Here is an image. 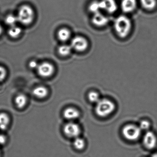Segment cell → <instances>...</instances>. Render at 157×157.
I'll return each instance as SVG.
<instances>
[{
	"instance_id": "d6986e66",
	"label": "cell",
	"mask_w": 157,
	"mask_h": 157,
	"mask_svg": "<svg viewBox=\"0 0 157 157\" xmlns=\"http://www.w3.org/2000/svg\"><path fill=\"white\" fill-rule=\"evenodd\" d=\"M89 10L93 14L101 12L102 10L100 1H94L89 5Z\"/></svg>"
},
{
	"instance_id": "484cf974",
	"label": "cell",
	"mask_w": 157,
	"mask_h": 157,
	"mask_svg": "<svg viewBox=\"0 0 157 157\" xmlns=\"http://www.w3.org/2000/svg\"><path fill=\"white\" fill-rule=\"evenodd\" d=\"M29 67L32 69L37 68L38 66V64H37V62L34 60H32L30 61L29 63Z\"/></svg>"
},
{
	"instance_id": "9a60e30c",
	"label": "cell",
	"mask_w": 157,
	"mask_h": 157,
	"mask_svg": "<svg viewBox=\"0 0 157 157\" xmlns=\"http://www.w3.org/2000/svg\"><path fill=\"white\" fill-rule=\"evenodd\" d=\"M140 4L147 10H152L155 9L157 4V0H140Z\"/></svg>"
},
{
	"instance_id": "5b68a950",
	"label": "cell",
	"mask_w": 157,
	"mask_h": 157,
	"mask_svg": "<svg viewBox=\"0 0 157 157\" xmlns=\"http://www.w3.org/2000/svg\"><path fill=\"white\" fill-rule=\"evenodd\" d=\"M89 45V42L87 39L83 36H80L73 37L71 43V46L72 49L79 52L86 51Z\"/></svg>"
},
{
	"instance_id": "d4e9b609",
	"label": "cell",
	"mask_w": 157,
	"mask_h": 157,
	"mask_svg": "<svg viewBox=\"0 0 157 157\" xmlns=\"http://www.w3.org/2000/svg\"><path fill=\"white\" fill-rule=\"evenodd\" d=\"M7 71L6 69L1 66H0V82L2 81L6 78Z\"/></svg>"
},
{
	"instance_id": "44dd1931",
	"label": "cell",
	"mask_w": 157,
	"mask_h": 157,
	"mask_svg": "<svg viewBox=\"0 0 157 157\" xmlns=\"http://www.w3.org/2000/svg\"><path fill=\"white\" fill-rule=\"evenodd\" d=\"M74 147L78 150H82L84 148L85 146V142L84 139L78 137L74 140L73 142Z\"/></svg>"
},
{
	"instance_id": "603a6c76",
	"label": "cell",
	"mask_w": 157,
	"mask_h": 157,
	"mask_svg": "<svg viewBox=\"0 0 157 157\" xmlns=\"http://www.w3.org/2000/svg\"><path fill=\"white\" fill-rule=\"evenodd\" d=\"M17 21H18L17 17L13 15H8L5 19L6 23L11 26H15V24Z\"/></svg>"
},
{
	"instance_id": "52a82bcc",
	"label": "cell",
	"mask_w": 157,
	"mask_h": 157,
	"mask_svg": "<svg viewBox=\"0 0 157 157\" xmlns=\"http://www.w3.org/2000/svg\"><path fill=\"white\" fill-rule=\"evenodd\" d=\"M37 72L41 77L48 78L53 75L55 71V68L49 62H43L38 65L37 68Z\"/></svg>"
},
{
	"instance_id": "5bb4252c",
	"label": "cell",
	"mask_w": 157,
	"mask_h": 157,
	"mask_svg": "<svg viewBox=\"0 0 157 157\" xmlns=\"http://www.w3.org/2000/svg\"><path fill=\"white\" fill-rule=\"evenodd\" d=\"M71 33L67 28H62L59 31L58 37L59 39L62 42H66L70 38Z\"/></svg>"
},
{
	"instance_id": "30bf717a",
	"label": "cell",
	"mask_w": 157,
	"mask_h": 157,
	"mask_svg": "<svg viewBox=\"0 0 157 157\" xmlns=\"http://www.w3.org/2000/svg\"><path fill=\"white\" fill-rule=\"evenodd\" d=\"M92 22L95 26L103 27L105 26L109 22V19L101 13L99 12L93 14Z\"/></svg>"
},
{
	"instance_id": "6da1fadb",
	"label": "cell",
	"mask_w": 157,
	"mask_h": 157,
	"mask_svg": "<svg viewBox=\"0 0 157 157\" xmlns=\"http://www.w3.org/2000/svg\"><path fill=\"white\" fill-rule=\"evenodd\" d=\"M132 26L131 20L125 15L118 16L114 22L115 31L117 35L121 38H126L129 35Z\"/></svg>"
},
{
	"instance_id": "4fadbf2b",
	"label": "cell",
	"mask_w": 157,
	"mask_h": 157,
	"mask_svg": "<svg viewBox=\"0 0 157 157\" xmlns=\"http://www.w3.org/2000/svg\"><path fill=\"white\" fill-rule=\"evenodd\" d=\"M33 94L36 97L42 99L46 97L48 94V90L44 86H38L34 89Z\"/></svg>"
},
{
	"instance_id": "ffe728a7",
	"label": "cell",
	"mask_w": 157,
	"mask_h": 157,
	"mask_svg": "<svg viewBox=\"0 0 157 157\" xmlns=\"http://www.w3.org/2000/svg\"><path fill=\"white\" fill-rule=\"evenodd\" d=\"M22 30L20 27L17 26H12L9 30V34L13 38H17L21 35Z\"/></svg>"
},
{
	"instance_id": "f1b7e54d",
	"label": "cell",
	"mask_w": 157,
	"mask_h": 157,
	"mask_svg": "<svg viewBox=\"0 0 157 157\" xmlns=\"http://www.w3.org/2000/svg\"><path fill=\"white\" fill-rule=\"evenodd\" d=\"M151 157H157V153L153 154V155L151 156Z\"/></svg>"
},
{
	"instance_id": "7a4b0ae2",
	"label": "cell",
	"mask_w": 157,
	"mask_h": 157,
	"mask_svg": "<svg viewBox=\"0 0 157 157\" xmlns=\"http://www.w3.org/2000/svg\"><path fill=\"white\" fill-rule=\"evenodd\" d=\"M115 105L112 101L107 99H101L96 103L95 113L101 117H106L114 111Z\"/></svg>"
},
{
	"instance_id": "7c38bea8",
	"label": "cell",
	"mask_w": 157,
	"mask_h": 157,
	"mask_svg": "<svg viewBox=\"0 0 157 157\" xmlns=\"http://www.w3.org/2000/svg\"><path fill=\"white\" fill-rule=\"evenodd\" d=\"M63 115L66 119L74 120L78 119L80 116V113L77 109L73 107H68L64 110Z\"/></svg>"
},
{
	"instance_id": "ba28073f",
	"label": "cell",
	"mask_w": 157,
	"mask_h": 157,
	"mask_svg": "<svg viewBox=\"0 0 157 157\" xmlns=\"http://www.w3.org/2000/svg\"><path fill=\"white\" fill-rule=\"evenodd\" d=\"M143 142L144 146L147 148L152 149L157 145V137L151 131H147L143 136Z\"/></svg>"
},
{
	"instance_id": "2e32d148",
	"label": "cell",
	"mask_w": 157,
	"mask_h": 157,
	"mask_svg": "<svg viewBox=\"0 0 157 157\" xmlns=\"http://www.w3.org/2000/svg\"><path fill=\"white\" fill-rule=\"evenodd\" d=\"M10 123V118L5 113H0V129L5 130L8 128Z\"/></svg>"
},
{
	"instance_id": "ac0fdd59",
	"label": "cell",
	"mask_w": 157,
	"mask_h": 157,
	"mask_svg": "<svg viewBox=\"0 0 157 157\" xmlns=\"http://www.w3.org/2000/svg\"><path fill=\"white\" fill-rule=\"evenodd\" d=\"M72 49V48L71 45H62L59 48L58 53L62 56H66L71 54Z\"/></svg>"
},
{
	"instance_id": "9c48e42d",
	"label": "cell",
	"mask_w": 157,
	"mask_h": 157,
	"mask_svg": "<svg viewBox=\"0 0 157 157\" xmlns=\"http://www.w3.org/2000/svg\"><path fill=\"white\" fill-rule=\"evenodd\" d=\"M102 10L109 13H113L117 10V5L115 0H101L100 1Z\"/></svg>"
},
{
	"instance_id": "3957f363",
	"label": "cell",
	"mask_w": 157,
	"mask_h": 157,
	"mask_svg": "<svg viewBox=\"0 0 157 157\" xmlns=\"http://www.w3.org/2000/svg\"><path fill=\"white\" fill-rule=\"evenodd\" d=\"M34 13L33 9L30 6L24 5L22 6L18 12V21L25 25H28L33 21Z\"/></svg>"
},
{
	"instance_id": "cb8c5ba5",
	"label": "cell",
	"mask_w": 157,
	"mask_h": 157,
	"mask_svg": "<svg viewBox=\"0 0 157 157\" xmlns=\"http://www.w3.org/2000/svg\"><path fill=\"white\" fill-rule=\"evenodd\" d=\"M150 126V124L148 121L147 120H143L140 122V124L139 128L141 130H147Z\"/></svg>"
},
{
	"instance_id": "7402d4cb",
	"label": "cell",
	"mask_w": 157,
	"mask_h": 157,
	"mask_svg": "<svg viewBox=\"0 0 157 157\" xmlns=\"http://www.w3.org/2000/svg\"><path fill=\"white\" fill-rule=\"evenodd\" d=\"M88 98L90 101L96 104L101 100L99 94L96 92L94 91L91 92L89 93Z\"/></svg>"
},
{
	"instance_id": "277c9868",
	"label": "cell",
	"mask_w": 157,
	"mask_h": 157,
	"mask_svg": "<svg viewBox=\"0 0 157 157\" xmlns=\"http://www.w3.org/2000/svg\"><path fill=\"white\" fill-rule=\"evenodd\" d=\"M141 131L139 126L135 125L128 124L123 128L122 134L125 138L133 141L136 140L140 137Z\"/></svg>"
},
{
	"instance_id": "8992f818",
	"label": "cell",
	"mask_w": 157,
	"mask_h": 157,
	"mask_svg": "<svg viewBox=\"0 0 157 157\" xmlns=\"http://www.w3.org/2000/svg\"><path fill=\"white\" fill-rule=\"evenodd\" d=\"M64 133L70 138H76L79 137L81 133V128L78 124L74 122H69L64 127Z\"/></svg>"
},
{
	"instance_id": "8fae6325",
	"label": "cell",
	"mask_w": 157,
	"mask_h": 157,
	"mask_svg": "<svg viewBox=\"0 0 157 157\" xmlns=\"http://www.w3.org/2000/svg\"><path fill=\"white\" fill-rule=\"evenodd\" d=\"M136 0H122L121 8L125 13H130L136 8Z\"/></svg>"
},
{
	"instance_id": "f546056e",
	"label": "cell",
	"mask_w": 157,
	"mask_h": 157,
	"mask_svg": "<svg viewBox=\"0 0 157 157\" xmlns=\"http://www.w3.org/2000/svg\"><path fill=\"white\" fill-rule=\"evenodd\" d=\"M0 157H1V151H0Z\"/></svg>"
},
{
	"instance_id": "83f0119b",
	"label": "cell",
	"mask_w": 157,
	"mask_h": 157,
	"mask_svg": "<svg viewBox=\"0 0 157 157\" xmlns=\"http://www.w3.org/2000/svg\"><path fill=\"white\" fill-rule=\"evenodd\" d=\"M2 27L1 25H0V35L2 34Z\"/></svg>"
},
{
	"instance_id": "4316f807",
	"label": "cell",
	"mask_w": 157,
	"mask_h": 157,
	"mask_svg": "<svg viewBox=\"0 0 157 157\" xmlns=\"http://www.w3.org/2000/svg\"><path fill=\"white\" fill-rule=\"evenodd\" d=\"M7 139L6 137L2 134H0V145H3L6 143Z\"/></svg>"
},
{
	"instance_id": "e0dca14e",
	"label": "cell",
	"mask_w": 157,
	"mask_h": 157,
	"mask_svg": "<svg viewBox=\"0 0 157 157\" xmlns=\"http://www.w3.org/2000/svg\"><path fill=\"white\" fill-rule=\"evenodd\" d=\"M27 101V98L24 94H20L15 97V104L18 108H22L26 105Z\"/></svg>"
}]
</instances>
